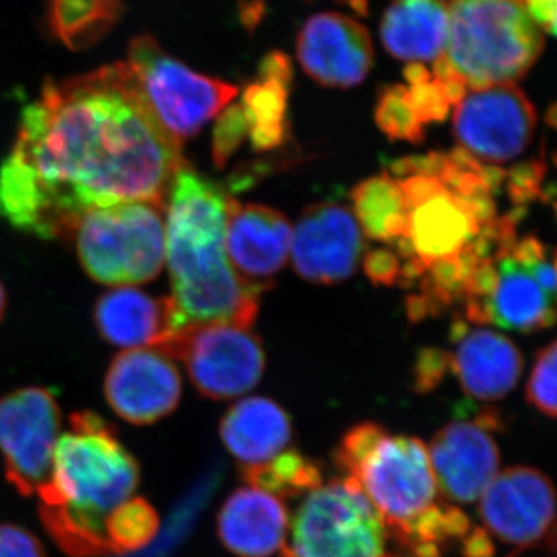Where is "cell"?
<instances>
[{
  "label": "cell",
  "mask_w": 557,
  "mask_h": 557,
  "mask_svg": "<svg viewBox=\"0 0 557 557\" xmlns=\"http://www.w3.org/2000/svg\"><path fill=\"white\" fill-rule=\"evenodd\" d=\"M494 412L471 421H453L440 429L428 453L438 493L450 504H471L496 478L500 450L491 431L500 424Z\"/></svg>",
  "instance_id": "obj_13"
},
{
  "label": "cell",
  "mask_w": 557,
  "mask_h": 557,
  "mask_svg": "<svg viewBox=\"0 0 557 557\" xmlns=\"http://www.w3.org/2000/svg\"><path fill=\"white\" fill-rule=\"evenodd\" d=\"M126 64L152 115L182 146L228 108L239 91L234 84L194 72L150 36L132 40Z\"/></svg>",
  "instance_id": "obj_7"
},
{
  "label": "cell",
  "mask_w": 557,
  "mask_h": 557,
  "mask_svg": "<svg viewBox=\"0 0 557 557\" xmlns=\"http://www.w3.org/2000/svg\"><path fill=\"white\" fill-rule=\"evenodd\" d=\"M293 428L288 413L273 399H240L220 421V438L240 467L263 463L288 448Z\"/></svg>",
  "instance_id": "obj_23"
},
{
  "label": "cell",
  "mask_w": 557,
  "mask_h": 557,
  "mask_svg": "<svg viewBox=\"0 0 557 557\" xmlns=\"http://www.w3.org/2000/svg\"><path fill=\"white\" fill-rule=\"evenodd\" d=\"M379 512L350 479L322 483L307 494L281 557H394Z\"/></svg>",
  "instance_id": "obj_8"
},
{
  "label": "cell",
  "mask_w": 557,
  "mask_h": 557,
  "mask_svg": "<svg viewBox=\"0 0 557 557\" xmlns=\"http://www.w3.org/2000/svg\"><path fill=\"white\" fill-rule=\"evenodd\" d=\"M288 84L269 78H258L245 89L240 106L249 141L258 152L284 145L288 134Z\"/></svg>",
  "instance_id": "obj_28"
},
{
  "label": "cell",
  "mask_w": 557,
  "mask_h": 557,
  "mask_svg": "<svg viewBox=\"0 0 557 557\" xmlns=\"http://www.w3.org/2000/svg\"><path fill=\"white\" fill-rule=\"evenodd\" d=\"M335 463L372 504L387 533L438 500L428 446L408 435L394 437L380 424L351 428L335 450Z\"/></svg>",
  "instance_id": "obj_5"
},
{
  "label": "cell",
  "mask_w": 557,
  "mask_h": 557,
  "mask_svg": "<svg viewBox=\"0 0 557 557\" xmlns=\"http://www.w3.org/2000/svg\"><path fill=\"white\" fill-rule=\"evenodd\" d=\"M443 57L468 89L515 84L544 50L523 0H450Z\"/></svg>",
  "instance_id": "obj_4"
},
{
  "label": "cell",
  "mask_w": 557,
  "mask_h": 557,
  "mask_svg": "<svg viewBox=\"0 0 557 557\" xmlns=\"http://www.w3.org/2000/svg\"><path fill=\"white\" fill-rule=\"evenodd\" d=\"M545 172H547V164L544 159L525 161L507 171L505 185H507L509 199L516 208H525L531 201L544 199L545 193L542 186L545 182Z\"/></svg>",
  "instance_id": "obj_35"
},
{
  "label": "cell",
  "mask_w": 557,
  "mask_h": 557,
  "mask_svg": "<svg viewBox=\"0 0 557 557\" xmlns=\"http://www.w3.org/2000/svg\"><path fill=\"white\" fill-rule=\"evenodd\" d=\"M94 317L102 338L119 347L161 348L177 332L171 298H153L132 287L102 295Z\"/></svg>",
  "instance_id": "obj_21"
},
{
  "label": "cell",
  "mask_w": 557,
  "mask_h": 557,
  "mask_svg": "<svg viewBox=\"0 0 557 557\" xmlns=\"http://www.w3.org/2000/svg\"><path fill=\"white\" fill-rule=\"evenodd\" d=\"M182 145L150 112L126 62L49 79L22 112L0 166V219L64 239L89 211L146 201L166 208Z\"/></svg>",
  "instance_id": "obj_1"
},
{
  "label": "cell",
  "mask_w": 557,
  "mask_h": 557,
  "mask_svg": "<svg viewBox=\"0 0 557 557\" xmlns=\"http://www.w3.org/2000/svg\"><path fill=\"white\" fill-rule=\"evenodd\" d=\"M164 208L146 201L87 212L73 236L84 271L113 287L145 284L159 276L166 260Z\"/></svg>",
  "instance_id": "obj_6"
},
{
  "label": "cell",
  "mask_w": 557,
  "mask_h": 557,
  "mask_svg": "<svg viewBox=\"0 0 557 557\" xmlns=\"http://www.w3.org/2000/svg\"><path fill=\"white\" fill-rule=\"evenodd\" d=\"M450 339L456 346L449 354L450 369L469 398L496 401L518 386L523 359L507 336L456 321L450 330Z\"/></svg>",
  "instance_id": "obj_19"
},
{
  "label": "cell",
  "mask_w": 557,
  "mask_h": 557,
  "mask_svg": "<svg viewBox=\"0 0 557 557\" xmlns=\"http://www.w3.org/2000/svg\"><path fill=\"white\" fill-rule=\"evenodd\" d=\"M240 475L248 486L265 491L281 500L307 496L324 483L317 461L295 449L282 450L263 463L240 467Z\"/></svg>",
  "instance_id": "obj_29"
},
{
  "label": "cell",
  "mask_w": 557,
  "mask_h": 557,
  "mask_svg": "<svg viewBox=\"0 0 557 557\" xmlns=\"http://www.w3.org/2000/svg\"><path fill=\"white\" fill-rule=\"evenodd\" d=\"M7 309V295L5 289H3L2 282H0V321H2L3 313H5Z\"/></svg>",
  "instance_id": "obj_42"
},
{
  "label": "cell",
  "mask_w": 557,
  "mask_h": 557,
  "mask_svg": "<svg viewBox=\"0 0 557 557\" xmlns=\"http://www.w3.org/2000/svg\"><path fill=\"white\" fill-rule=\"evenodd\" d=\"M528 13L549 35H556V0H523Z\"/></svg>",
  "instance_id": "obj_41"
},
{
  "label": "cell",
  "mask_w": 557,
  "mask_h": 557,
  "mask_svg": "<svg viewBox=\"0 0 557 557\" xmlns=\"http://www.w3.org/2000/svg\"><path fill=\"white\" fill-rule=\"evenodd\" d=\"M536 126V108L515 84L469 91L456 106L453 120L457 148L490 166L522 156Z\"/></svg>",
  "instance_id": "obj_11"
},
{
  "label": "cell",
  "mask_w": 557,
  "mask_h": 557,
  "mask_svg": "<svg viewBox=\"0 0 557 557\" xmlns=\"http://www.w3.org/2000/svg\"><path fill=\"white\" fill-rule=\"evenodd\" d=\"M123 14V0H49L47 25L70 50L97 46Z\"/></svg>",
  "instance_id": "obj_26"
},
{
  "label": "cell",
  "mask_w": 557,
  "mask_h": 557,
  "mask_svg": "<svg viewBox=\"0 0 557 557\" xmlns=\"http://www.w3.org/2000/svg\"><path fill=\"white\" fill-rule=\"evenodd\" d=\"M362 269L373 285L394 287L401 274V259L394 248H373L366 252Z\"/></svg>",
  "instance_id": "obj_37"
},
{
  "label": "cell",
  "mask_w": 557,
  "mask_h": 557,
  "mask_svg": "<svg viewBox=\"0 0 557 557\" xmlns=\"http://www.w3.org/2000/svg\"><path fill=\"white\" fill-rule=\"evenodd\" d=\"M511 249L494 256L496 282L483 306L482 324L522 333L552 327L556 321V300L541 288Z\"/></svg>",
  "instance_id": "obj_22"
},
{
  "label": "cell",
  "mask_w": 557,
  "mask_h": 557,
  "mask_svg": "<svg viewBox=\"0 0 557 557\" xmlns=\"http://www.w3.org/2000/svg\"><path fill=\"white\" fill-rule=\"evenodd\" d=\"M288 512L281 498L255 486L234 491L218 515L220 541L237 557H270L287 542Z\"/></svg>",
  "instance_id": "obj_20"
},
{
  "label": "cell",
  "mask_w": 557,
  "mask_h": 557,
  "mask_svg": "<svg viewBox=\"0 0 557 557\" xmlns=\"http://www.w3.org/2000/svg\"><path fill=\"white\" fill-rule=\"evenodd\" d=\"M69 421L54 445L50 480L38 491L40 523L70 557L109 556L106 520L134 496L141 471L104 418L83 410Z\"/></svg>",
  "instance_id": "obj_3"
},
{
  "label": "cell",
  "mask_w": 557,
  "mask_h": 557,
  "mask_svg": "<svg viewBox=\"0 0 557 557\" xmlns=\"http://www.w3.org/2000/svg\"><path fill=\"white\" fill-rule=\"evenodd\" d=\"M248 138V123L240 104L222 110L212 137V157L218 168L226 166L242 143Z\"/></svg>",
  "instance_id": "obj_34"
},
{
  "label": "cell",
  "mask_w": 557,
  "mask_h": 557,
  "mask_svg": "<svg viewBox=\"0 0 557 557\" xmlns=\"http://www.w3.org/2000/svg\"><path fill=\"white\" fill-rule=\"evenodd\" d=\"M460 549L465 557H493L496 553L485 528L478 527H472L468 536L461 542Z\"/></svg>",
  "instance_id": "obj_40"
},
{
  "label": "cell",
  "mask_w": 557,
  "mask_h": 557,
  "mask_svg": "<svg viewBox=\"0 0 557 557\" xmlns=\"http://www.w3.org/2000/svg\"><path fill=\"white\" fill-rule=\"evenodd\" d=\"M449 13L445 0H394L381 21V40L405 62H434L445 53Z\"/></svg>",
  "instance_id": "obj_24"
},
{
  "label": "cell",
  "mask_w": 557,
  "mask_h": 557,
  "mask_svg": "<svg viewBox=\"0 0 557 557\" xmlns=\"http://www.w3.org/2000/svg\"><path fill=\"white\" fill-rule=\"evenodd\" d=\"M408 205V239L424 265L453 258L469 247L480 226L467 205L435 177L410 175L398 180Z\"/></svg>",
  "instance_id": "obj_16"
},
{
  "label": "cell",
  "mask_w": 557,
  "mask_h": 557,
  "mask_svg": "<svg viewBox=\"0 0 557 557\" xmlns=\"http://www.w3.org/2000/svg\"><path fill=\"white\" fill-rule=\"evenodd\" d=\"M104 531L110 555H131L157 537L160 516L146 498L131 497L110 512Z\"/></svg>",
  "instance_id": "obj_30"
},
{
  "label": "cell",
  "mask_w": 557,
  "mask_h": 557,
  "mask_svg": "<svg viewBox=\"0 0 557 557\" xmlns=\"http://www.w3.org/2000/svg\"><path fill=\"white\" fill-rule=\"evenodd\" d=\"M60 429V406L47 388H20L0 398V454L5 478L21 496H35L49 482Z\"/></svg>",
  "instance_id": "obj_10"
},
{
  "label": "cell",
  "mask_w": 557,
  "mask_h": 557,
  "mask_svg": "<svg viewBox=\"0 0 557 557\" xmlns=\"http://www.w3.org/2000/svg\"><path fill=\"white\" fill-rule=\"evenodd\" d=\"M479 515L505 544L520 549L555 544V486L536 468L497 472L480 496Z\"/></svg>",
  "instance_id": "obj_12"
},
{
  "label": "cell",
  "mask_w": 557,
  "mask_h": 557,
  "mask_svg": "<svg viewBox=\"0 0 557 557\" xmlns=\"http://www.w3.org/2000/svg\"><path fill=\"white\" fill-rule=\"evenodd\" d=\"M113 412L135 426L171 416L182 398V379L172 359L157 348H132L113 359L104 380Z\"/></svg>",
  "instance_id": "obj_15"
},
{
  "label": "cell",
  "mask_w": 557,
  "mask_h": 557,
  "mask_svg": "<svg viewBox=\"0 0 557 557\" xmlns=\"http://www.w3.org/2000/svg\"><path fill=\"white\" fill-rule=\"evenodd\" d=\"M259 78L278 81L292 86L293 65L287 54L271 51L259 64Z\"/></svg>",
  "instance_id": "obj_39"
},
{
  "label": "cell",
  "mask_w": 557,
  "mask_h": 557,
  "mask_svg": "<svg viewBox=\"0 0 557 557\" xmlns=\"http://www.w3.org/2000/svg\"><path fill=\"white\" fill-rule=\"evenodd\" d=\"M157 350L183 361L194 387L215 401L247 394L265 370L262 341L239 325H188Z\"/></svg>",
  "instance_id": "obj_9"
},
{
  "label": "cell",
  "mask_w": 557,
  "mask_h": 557,
  "mask_svg": "<svg viewBox=\"0 0 557 557\" xmlns=\"http://www.w3.org/2000/svg\"><path fill=\"white\" fill-rule=\"evenodd\" d=\"M450 369L449 351L438 347H424L418 351L412 372V387L417 394L434 391Z\"/></svg>",
  "instance_id": "obj_36"
},
{
  "label": "cell",
  "mask_w": 557,
  "mask_h": 557,
  "mask_svg": "<svg viewBox=\"0 0 557 557\" xmlns=\"http://www.w3.org/2000/svg\"><path fill=\"white\" fill-rule=\"evenodd\" d=\"M292 225L276 209L228 200L225 251L242 284L260 296L271 288L289 258Z\"/></svg>",
  "instance_id": "obj_17"
},
{
  "label": "cell",
  "mask_w": 557,
  "mask_h": 557,
  "mask_svg": "<svg viewBox=\"0 0 557 557\" xmlns=\"http://www.w3.org/2000/svg\"><path fill=\"white\" fill-rule=\"evenodd\" d=\"M230 197L218 183L183 164L166 199V262L175 325L233 324L251 329L259 296L231 269L225 251Z\"/></svg>",
  "instance_id": "obj_2"
},
{
  "label": "cell",
  "mask_w": 557,
  "mask_h": 557,
  "mask_svg": "<svg viewBox=\"0 0 557 557\" xmlns=\"http://www.w3.org/2000/svg\"><path fill=\"white\" fill-rule=\"evenodd\" d=\"M351 201L359 228L369 239L394 245L406 237L408 205L398 180L387 172L355 186Z\"/></svg>",
  "instance_id": "obj_25"
},
{
  "label": "cell",
  "mask_w": 557,
  "mask_h": 557,
  "mask_svg": "<svg viewBox=\"0 0 557 557\" xmlns=\"http://www.w3.org/2000/svg\"><path fill=\"white\" fill-rule=\"evenodd\" d=\"M364 234L350 209L324 201L307 208L292 233L293 269L304 281L335 285L357 271Z\"/></svg>",
  "instance_id": "obj_14"
},
{
  "label": "cell",
  "mask_w": 557,
  "mask_h": 557,
  "mask_svg": "<svg viewBox=\"0 0 557 557\" xmlns=\"http://www.w3.org/2000/svg\"><path fill=\"white\" fill-rule=\"evenodd\" d=\"M375 123L391 141L420 145L426 137L424 126L410 104L406 86H387L380 91Z\"/></svg>",
  "instance_id": "obj_31"
},
{
  "label": "cell",
  "mask_w": 557,
  "mask_h": 557,
  "mask_svg": "<svg viewBox=\"0 0 557 557\" xmlns=\"http://www.w3.org/2000/svg\"><path fill=\"white\" fill-rule=\"evenodd\" d=\"M467 512L437 500L416 519L391 531V536L416 557H442L472 530Z\"/></svg>",
  "instance_id": "obj_27"
},
{
  "label": "cell",
  "mask_w": 557,
  "mask_h": 557,
  "mask_svg": "<svg viewBox=\"0 0 557 557\" xmlns=\"http://www.w3.org/2000/svg\"><path fill=\"white\" fill-rule=\"evenodd\" d=\"M298 60L311 79L325 87L358 86L373 65L369 32L338 13L310 17L298 36Z\"/></svg>",
  "instance_id": "obj_18"
},
{
  "label": "cell",
  "mask_w": 557,
  "mask_h": 557,
  "mask_svg": "<svg viewBox=\"0 0 557 557\" xmlns=\"http://www.w3.org/2000/svg\"><path fill=\"white\" fill-rule=\"evenodd\" d=\"M556 341H552L539 351L527 384V401L552 420L556 418Z\"/></svg>",
  "instance_id": "obj_33"
},
{
  "label": "cell",
  "mask_w": 557,
  "mask_h": 557,
  "mask_svg": "<svg viewBox=\"0 0 557 557\" xmlns=\"http://www.w3.org/2000/svg\"><path fill=\"white\" fill-rule=\"evenodd\" d=\"M405 78L410 104L424 127L448 119L450 102L432 72L420 62H410L405 69Z\"/></svg>",
  "instance_id": "obj_32"
},
{
  "label": "cell",
  "mask_w": 557,
  "mask_h": 557,
  "mask_svg": "<svg viewBox=\"0 0 557 557\" xmlns=\"http://www.w3.org/2000/svg\"><path fill=\"white\" fill-rule=\"evenodd\" d=\"M0 557H47L32 531L14 523H0Z\"/></svg>",
  "instance_id": "obj_38"
}]
</instances>
